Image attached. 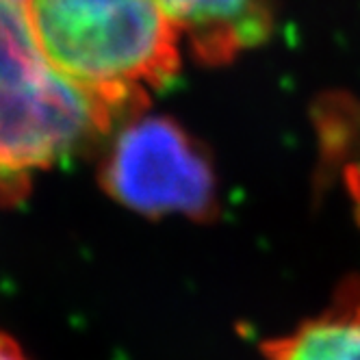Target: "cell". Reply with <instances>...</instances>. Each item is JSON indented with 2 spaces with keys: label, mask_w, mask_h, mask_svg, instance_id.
Wrapping results in <instances>:
<instances>
[{
  "label": "cell",
  "mask_w": 360,
  "mask_h": 360,
  "mask_svg": "<svg viewBox=\"0 0 360 360\" xmlns=\"http://www.w3.org/2000/svg\"><path fill=\"white\" fill-rule=\"evenodd\" d=\"M41 53L115 120L133 117L180 65V33L159 0H29Z\"/></svg>",
  "instance_id": "obj_1"
},
{
  "label": "cell",
  "mask_w": 360,
  "mask_h": 360,
  "mask_svg": "<svg viewBox=\"0 0 360 360\" xmlns=\"http://www.w3.org/2000/svg\"><path fill=\"white\" fill-rule=\"evenodd\" d=\"M200 61L219 65L259 46L271 31L267 0H159Z\"/></svg>",
  "instance_id": "obj_4"
},
{
  "label": "cell",
  "mask_w": 360,
  "mask_h": 360,
  "mask_svg": "<svg viewBox=\"0 0 360 360\" xmlns=\"http://www.w3.org/2000/svg\"><path fill=\"white\" fill-rule=\"evenodd\" d=\"M345 185H347V191H349V195L354 200V209H356V215H358V221H360V161H356L354 165L347 167Z\"/></svg>",
  "instance_id": "obj_6"
},
{
  "label": "cell",
  "mask_w": 360,
  "mask_h": 360,
  "mask_svg": "<svg viewBox=\"0 0 360 360\" xmlns=\"http://www.w3.org/2000/svg\"><path fill=\"white\" fill-rule=\"evenodd\" d=\"M0 360H29L22 354V349L7 337V334H0Z\"/></svg>",
  "instance_id": "obj_7"
},
{
  "label": "cell",
  "mask_w": 360,
  "mask_h": 360,
  "mask_svg": "<svg viewBox=\"0 0 360 360\" xmlns=\"http://www.w3.org/2000/svg\"><path fill=\"white\" fill-rule=\"evenodd\" d=\"M115 117L59 74L33 33L29 0H0V204L37 172L105 135Z\"/></svg>",
  "instance_id": "obj_2"
},
{
  "label": "cell",
  "mask_w": 360,
  "mask_h": 360,
  "mask_svg": "<svg viewBox=\"0 0 360 360\" xmlns=\"http://www.w3.org/2000/svg\"><path fill=\"white\" fill-rule=\"evenodd\" d=\"M102 185L146 215L204 219L215 213L211 163L183 128L159 115L128 117L102 163Z\"/></svg>",
  "instance_id": "obj_3"
},
{
  "label": "cell",
  "mask_w": 360,
  "mask_h": 360,
  "mask_svg": "<svg viewBox=\"0 0 360 360\" xmlns=\"http://www.w3.org/2000/svg\"><path fill=\"white\" fill-rule=\"evenodd\" d=\"M265 360H360V278L341 287L321 315L263 343Z\"/></svg>",
  "instance_id": "obj_5"
}]
</instances>
